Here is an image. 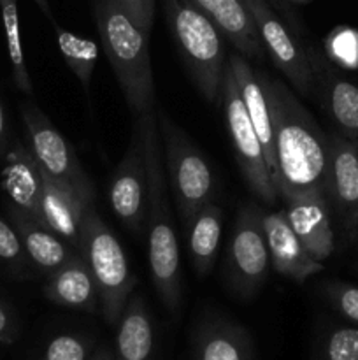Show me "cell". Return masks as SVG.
Wrapping results in <instances>:
<instances>
[{
  "instance_id": "obj_12",
  "label": "cell",
  "mask_w": 358,
  "mask_h": 360,
  "mask_svg": "<svg viewBox=\"0 0 358 360\" xmlns=\"http://www.w3.org/2000/svg\"><path fill=\"white\" fill-rule=\"evenodd\" d=\"M325 197L350 241L358 232V144L340 132L326 134Z\"/></svg>"
},
{
  "instance_id": "obj_32",
  "label": "cell",
  "mask_w": 358,
  "mask_h": 360,
  "mask_svg": "<svg viewBox=\"0 0 358 360\" xmlns=\"http://www.w3.org/2000/svg\"><path fill=\"white\" fill-rule=\"evenodd\" d=\"M118 2L144 32L151 34L154 20V0H118Z\"/></svg>"
},
{
  "instance_id": "obj_31",
  "label": "cell",
  "mask_w": 358,
  "mask_h": 360,
  "mask_svg": "<svg viewBox=\"0 0 358 360\" xmlns=\"http://www.w3.org/2000/svg\"><path fill=\"white\" fill-rule=\"evenodd\" d=\"M326 297L330 299L333 308L358 327V287L347 283H332L326 287Z\"/></svg>"
},
{
  "instance_id": "obj_13",
  "label": "cell",
  "mask_w": 358,
  "mask_h": 360,
  "mask_svg": "<svg viewBox=\"0 0 358 360\" xmlns=\"http://www.w3.org/2000/svg\"><path fill=\"white\" fill-rule=\"evenodd\" d=\"M314 90L326 109L337 132L358 144V84L340 76L325 55L307 48Z\"/></svg>"
},
{
  "instance_id": "obj_26",
  "label": "cell",
  "mask_w": 358,
  "mask_h": 360,
  "mask_svg": "<svg viewBox=\"0 0 358 360\" xmlns=\"http://www.w3.org/2000/svg\"><path fill=\"white\" fill-rule=\"evenodd\" d=\"M0 16H2L4 32H6V44L11 67H13V79L21 91L30 95L34 88H32L27 60H25L23 42H21L18 0H0Z\"/></svg>"
},
{
  "instance_id": "obj_36",
  "label": "cell",
  "mask_w": 358,
  "mask_h": 360,
  "mask_svg": "<svg viewBox=\"0 0 358 360\" xmlns=\"http://www.w3.org/2000/svg\"><path fill=\"white\" fill-rule=\"evenodd\" d=\"M34 2L37 4V6H39V9L42 11V14H44V16L48 18L49 21H53V20H55V18H53L51 7H49V2H48V0H34Z\"/></svg>"
},
{
  "instance_id": "obj_15",
  "label": "cell",
  "mask_w": 358,
  "mask_h": 360,
  "mask_svg": "<svg viewBox=\"0 0 358 360\" xmlns=\"http://www.w3.org/2000/svg\"><path fill=\"white\" fill-rule=\"evenodd\" d=\"M284 202L288 224L305 246L309 255L318 262L329 259L333 252V229L325 193H307Z\"/></svg>"
},
{
  "instance_id": "obj_7",
  "label": "cell",
  "mask_w": 358,
  "mask_h": 360,
  "mask_svg": "<svg viewBox=\"0 0 358 360\" xmlns=\"http://www.w3.org/2000/svg\"><path fill=\"white\" fill-rule=\"evenodd\" d=\"M220 102L223 104L225 116H227L228 134H230L232 146H234L235 158H237L239 169L248 183L249 190L258 199L267 204H276L277 190L272 181L269 167H267L265 157H263V146L255 132L248 111L242 102L241 91L235 83L234 72L227 63L223 74V84L220 91Z\"/></svg>"
},
{
  "instance_id": "obj_1",
  "label": "cell",
  "mask_w": 358,
  "mask_h": 360,
  "mask_svg": "<svg viewBox=\"0 0 358 360\" xmlns=\"http://www.w3.org/2000/svg\"><path fill=\"white\" fill-rule=\"evenodd\" d=\"M272 116L276 171L272 181L284 200L325 193L326 134L281 81L260 74Z\"/></svg>"
},
{
  "instance_id": "obj_38",
  "label": "cell",
  "mask_w": 358,
  "mask_h": 360,
  "mask_svg": "<svg viewBox=\"0 0 358 360\" xmlns=\"http://www.w3.org/2000/svg\"><path fill=\"white\" fill-rule=\"evenodd\" d=\"M357 239H358V232H357Z\"/></svg>"
},
{
  "instance_id": "obj_18",
  "label": "cell",
  "mask_w": 358,
  "mask_h": 360,
  "mask_svg": "<svg viewBox=\"0 0 358 360\" xmlns=\"http://www.w3.org/2000/svg\"><path fill=\"white\" fill-rule=\"evenodd\" d=\"M228 65L234 72L235 83L241 91L242 102L248 111L255 132L263 146V157H265L267 167L270 176L276 171V153H274V132H272V116H270L269 101H267L265 88L260 79L258 70L253 69L246 56L239 55L237 51L228 55Z\"/></svg>"
},
{
  "instance_id": "obj_10",
  "label": "cell",
  "mask_w": 358,
  "mask_h": 360,
  "mask_svg": "<svg viewBox=\"0 0 358 360\" xmlns=\"http://www.w3.org/2000/svg\"><path fill=\"white\" fill-rule=\"evenodd\" d=\"M244 4L255 21L265 55L270 56L276 69L290 81L297 94L311 95L314 81L307 48L300 46L267 0H244Z\"/></svg>"
},
{
  "instance_id": "obj_4",
  "label": "cell",
  "mask_w": 358,
  "mask_h": 360,
  "mask_svg": "<svg viewBox=\"0 0 358 360\" xmlns=\"http://www.w3.org/2000/svg\"><path fill=\"white\" fill-rule=\"evenodd\" d=\"M168 30L190 77L207 102L220 101L228 55L227 37L192 0H161Z\"/></svg>"
},
{
  "instance_id": "obj_21",
  "label": "cell",
  "mask_w": 358,
  "mask_h": 360,
  "mask_svg": "<svg viewBox=\"0 0 358 360\" xmlns=\"http://www.w3.org/2000/svg\"><path fill=\"white\" fill-rule=\"evenodd\" d=\"M9 217L20 234L28 260L42 273L51 274L77 253V250L72 248L65 239L28 214L9 207Z\"/></svg>"
},
{
  "instance_id": "obj_16",
  "label": "cell",
  "mask_w": 358,
  "mask_h": 360,
  "mask_svg": "<svg viewBox=\"0 0 358 360\" xmlns=\"http://www.w3.org/2000/svg\"><path fill=\"white\" fill-rule=\"evenodd\" d=\"M93 202L72 186L56 181L42 171V224L79 252L84 214Z\"/></svg>"
},
{
  "instance_id": "obj_22",
  "label": "cell",
  "mask_w": 358,
  "mask_h": 360,
  "mask_svg": "<svg viewBox=\"0 0 358 360\" xmlns=\"http://www.w3.org/2000/svg\"><path fill=\"white\" fill-rule=\"evenodd\" d=\"M193 360H255L251 338L239 323L207 319L195 334Z\"/></svg>"
},
{
  "instance_id": "obj_14",
  "label": "cell",
  "mask_w": 358,
  "mask_h": 360,
  "mask_svg": "<svg viewBox=\"0 0 358 360\" xmlns=\"http://www.w3.org/2000/svg\"><path fill=\"white\" fill-rule=\"evenodd\" d=\"M263 232L269 246L270 267L277 274L295 283H304L311 276L321 273L323 264L309 255L288 224L284 210L263 213Z\"/></svg>"
},
{
  "instance_id": "obj_3",
  "label": "cell",
  "mask_w": 358,
  "mask_h": 360,
  "mask_svg": "<svg viewBox=\"0 0 358 360\" xmlns=\"http://www.w3.org/2000/svg\"><path fill=\"white\" fill-rule=\"evenodd\" d=\"M93 18L102 48L116 74L128 108L147 111L154 104L150 35L123 9L118 0H95Z\"/></svg>"
},
{
  "instance_id": "obj_17",
  "label": "cell",
  "mask_w": 358,
  "mask_h": 360,
  "mask_svg": "<svg viewBox=\"0 0 358 360\" xmlns=\"http://www.w3.org/2000/svg\"><path fill=\"white\" fill-rule=\"evenodd\" d=\"M2 186L9 197L11 207L42 224V169L32 151L21 143H13V146L7 148Z\"/></svg>"
},
{
  "instance_id": "obj_37",
  "label": "cell",
  "mask_w": 358,
  "mask_h": 360,
  "mask_svg": "<svg viewBox=\"0 0 358 360\" xmlns=\"http://www.w3.org/2000/svg\"><path fill=\"white\" fill-rule=\"evenodd\" d=\"M291 2H297V4H305V2H309V0H291Z\"/></svg>"
},
{
  "instance_id": "obj_19",
  "label": "cell",
  "mask_w": 358,
  "mask_h": 360,
  "mask_svg": "<svg viewBox=\"0 0 358 360\" xmlns=\"http://www.w3.org/2000/svg\"><path fill=\"white\" fill-rule=\"evenodd\" d=\"M44 295L55 304L86 313L100 311V295L86 260L77 252L62 267L48 274Z\"/></svg>"
},
{
  "instance_id": "obj_35",
  "label": "cell",
  "mask_w": 358,
  "mask_h": 360,
  "mask_svg": "<svg viewBox=\"0 0 358 360\" xmlns=\"http://www.w3.org/2000/svg\"><path fill=\"white\" fill-rule=\"evenodd\" d=\"M88 360H116L114 357V348L111 347H100L97 348V350L93 352V354L90 355V359Z\"/></svg>"
},
{
  "instance_id": "obj_34",
  "label": "cell",
  "mask_w": 358,
  "mask_h": 360,
  "mask_svg": "<svg viewBox=\"0 0 358 360\" xmlns=\"http://www.w3.org/2000/svg\"><path fill=\"white\" fill-rule=\"evenodd\" d=\"M7 123H6V112H4V105L0 102V153L7 151Z\"/></svg>"
},
{
  "instance_id": "obj_24",
  "label": "cell",
  "mask_w": 358,
  "mask_h": 360,
  "mask_svg": "<svg viewBox=\"0 0 358 360\" xmlns=\"http://www.w3.org/2000/svg\"><path fill=\"white\" fill-rule=\"evenodd\" d=\"M188 252L193 269L199 276H209L214 269L223 232V211L214 200L200 207L195 217L186 225Z\"/></svg>"
},
{
  "instance_id": "obj_25",
  "label": "cell",
  "mask_w": 358,
  "mask_h": 360,
  "mask_svg": "<svg viewBox=\"0 0 358 360\" xmlns=\"http://www.w3.org/2000/svg\"><path fill=\"white\" fill-rule=\"evenodd\" d=\"M51 25L55 28L56 41H58V48L63 56V62L69 67L70 72L79 79L84 90H88L98 60L97 42L60 27L55 20L51 21Z\"/></svg>"
},
{
  "instance_id": "obj_29",
  "label": "cell",
  "mask_w": 358,
  "mask_h": 360,
  "mask_svg": "<svg viewBox=\"0 0 358 360\" xmlns=\"http://www.w3.org/2000/svg\"><path fill=\"white\" fill-rule=\"evenodd\" d=\"M91 341L77 334H60L46 347L42 360H88L91 355Z\"/></svg>"
},
{
  "instance_id": "obj_9",
  "label": "cell",
  "mask_w": 358,
  "mask_h": 360,
  "mask_svg": "<svg viewBox=\"0 0 358 360\" xmlns=\"http://www.w3.org/2000/svg\"><path fill=\"white\" fill-rule=\"evenodd\" d=\"M21 118L27 130L28 150L32 151L42 171L56 181L72 186L90 202H93L95 186L90 176L86 174L69 141L58 132L51 120L30 102L21 108Z\"/></svg>"
},
{
  "instance_id": "obj_8",
  "label": "cell",
  "mask_w": 358,
  "mask_h": 360,
  "mask_svg": "<svg viewBox=\"0 0 358 360\" xmlns=\"http://www.w3.org/2000/svg\"><path fill=\"white\" fill-rule=\"evenodd\" d=\"M270 257L263 232V211L253 202L239 207L227 257V280L232 292L249 299L269 276Z\"/></svg>"
},
{
  "instance_id": "obj_28",
  "label": "cell",
  "mask_w": 358,
  "mask_h": 360,
  "mask_svg": "<svg viewBox=\"0 0 358 360\" xmlns=\"http://www.w3.org/2000/svg\"><path fill=\"white\" fill-rule=\"evenodd\" d=\"M325 56L340 69L358 70V30L351 27H337L326 35Z\"/></svg>"
},
{
  "instance_id": "obj_20",
  "label": "cell",
  "mask_w": 358,
  "mask_h": 360,
  "mask_svg": "<svg viewBox=\"0 0 358 360\" xmlns=\"http://www.w3.org/2000/svg\"><path fill=\"white\" fill-rule=\"evenodd\" d=\"M192 2L218 25L239 55L255 62H263L265 51L244 0H192Z\"/></svg>"
},
{
  "instance_id": "obj_5",
  "label": "cell",
  "mask_w": 358,
  "mask_h": 360,
  "mask_svg": "<svg viewBox=\"0 0 358 360\" xmlns=\"http://www.w3.org/2000/svg\"><path fill=\"white\" fill-rule=\"evenodd\" d=\"M81 255L86 260L100 295V313L105 322L116 327L125 311L137 278L130 271L125 250L93 206L88 207L81 231Z\"/></svg>"
},
{
  "instance_id": "obj_27",
  "label": "cell",
  "mask_w": 358,
  "mask_h": 360,
  "mask_svg": "<svg viewBox=\"0 0 358 360\" xmlns=\"http://www.w3.org/2000/svg\"><path fill=\"white\" fill-rule=\"evenodd\" d=\"M312 360H358V327L336 326L326 330L316 345Z\"/></svg>"
},
{
  "instance_id": "obj_30",
  "label": "cell",
  "mask_w": 358,
  "mask_h": 360,
  "mask_svg": "<svg viewBox=\"0 0 358 360\" xmlns=\"http://www.w3.org/2000/svg\"><path fill=\"white\" fill-rule=\"evenodd\" d=\"M0 262H6L7 266H13L16 269H23L27 264H30L20 234L14 225L7 224L4 218H0Z\"/></svg>"
},
{
  "instance_id": "obj_6",
  "label": "cell",
  "mask_w": 358,
  "mask_h": 360,
  "mask_svg": "<svg viewBox=\"0 0 358 360\" xmlns=\"http://www.w3.org/2000/svg\"><path fill=\"white\" fill-rule=\"evenodd\" d=\"M157 118L164 165L168 172L183 225L186 227L200 207L214 200L216 183L209 162L190 141L185 130L165 111H158Z\"/></svg>"
},
{
  "instance_id": "obj_2",
  "label": "cell",
  "mask_w": 358,
  "mask_h": 360,
  "mask_svg": "<svg viewBox=\"0 0 358 360\" xmlns=\"http://www.w3.org/2000/svg\"><path fill=\"white\" fill-rule=\"evenodd\" d=\"M135 125L142 136L147 172L146 227L150 274L160 301L172 316H178L181 309V262L178 238L165 197L164 155L154 108L140 112Z\"/></svg>"
},
{
  "instance_id": "obj_23",
  "label": "cell",
  "mask_w": 358,
  "mask_h": 360,
  "mask_svg": "<svg viewBox=\"0 0 358 360\" xmlns=\"http://www.w3.org/2000/svg\"><path fill=\"white\" fill-rule=\"evenodd\" d=\"M116 360H153L154 327L140 295L132 294L116 326Z\"/></svg>"
},
{
  "instance_id": "obj_33",
  "label": "cell",
  "mask_w": 358,
  "mask_h": 360,
  "mask_svg": "<svg viewBox=\"0 0 358 360\" xmlns=\"http://www.w3.org/2000/svg\"><path fill=\"white\" fill-rule=\"evenodd\" d=\"M18 336V327L9 309L0 302V343H13Z\"/></svg>"
},
{
  "instance_id": "obj_11",
  "label": "cell",
  "mask_w": 358,
  "mask_h": 360,
  "mask_svg": "<svg viewBox=\"0 0 358 360\" xmlns=\"http://www.w3.org/2000/svg\"><path fill=\"white\" fill-rule=\"evenodd\" d=\"M107 200L116 218L133 236L142 234L147 211V172L142 136L135 123L128 148L109 179Z\"/></svg>"
}]
</instances>
